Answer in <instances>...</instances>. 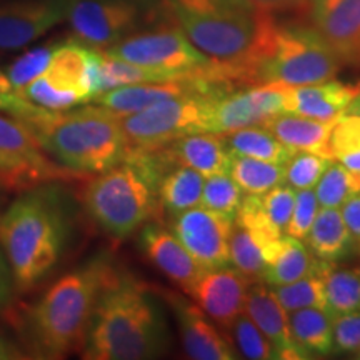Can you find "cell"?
<instances>
[{
	"label": "cell",
	"instance_id": "6da1fadb",
	"mask_svg": "<svg viewBox=\"0 0 360 360\" xmlns=\"http://www.w3.org/2000/svg\"><path fill=\"white\" fill-rule=\"evenodd\" d=\"M197 51L227 82L257 84L278 22L249 0H160Z\"/></svg>",
	"mask_w": 360,
	"mask_h": 360
},
{
	"label": "cell",
	"instance_id": "7a4b0ae2",
	"mask_svg": "<svg viewBox=\"0 0 360 360\" xmlns=\"http://www.w3.org/2000/svg\"><path fill=\"white\" fill-rule=\"evenodd\" d=\"M169 344L164 314L147 287L114 272L98 295L84 359H155L167 352Z\"/></svg>",
	"mask_w": 360,
	"mask_h": 360
},
{
	"label": "cell",
	"instance_id": "3957f363",
	"mask_svg": "<svg viewBox=\"0 0 360 360\" xmlns=\"http://www.w3.org/2000/svg\"><path fill=\"white\" fill-rule=\"evenodd\" d=\"M15 119L32 130L53 160L84 177L101 174L125 159L119 115L101 105L49 110L29 102Z\"/></svg>",
	"mask_w": 360,
	"mask_h": 360
},
{
	"label": "cell",
	"instance_id": "277c9868",
	"mask_svg": "<svg viewBox=\"0 0 360 360\" xmlns=\"http://www.w3.org/2000/svg\"><path fill=\"white\" fill-rule=\"evenodd\" d=\"M114 270L96 259L60 277L24 315L27 344L39 357L62 359L82 352L98 295Z\"/></svg>",
	"mask_w": 360,
	"mask_h": 360
},
{
	"label": "cell",
	"instance_id": "5b68a950",
	"mask_svg": "<svg viewBox=\"0 0 360 360\" xmlns=\"http://www.w3.org/2000/svg\"><path fill=\"white\" fill-rule=\"evenodd\" d=\"M67 238L65 210L51 188L25 191L0 217V244L20 290L58 262Z\"/></svg>",
	"mask_w": 360,
	"mask_h": 360
},
{
	"label": "cell",
	"instance_id": "8992f818",
	"mask_svg": "<svg viewBox=\"0 0 360 360\" xmlns=\"http://www.w3.org/2000/svg\"><path fill=\"white\" fill-rule=\"evenodd\" d=\"M160 169L148 154H129L97 174L85 188V207L103 232L124 240L159 212Z\"/></svg>",
	"mask_w": 360,
	"mask_h": 360
},
{
	"label": "cell",
	"instance_id": "52a82bcc",
	"mask_svg": "<svg viewBox=\"0 0 360 360\" xmlns=\"http://www.w3.org/2000/svg\"><path fill=\"white\" fill-rule=\"evenodd\" d=\"M342 67V58L309 22L278 24L257 84H321L334 79Z\"/></svg>",
	"mask_w": 360,
	"mask_h": 360
},
{
	"label": "cell",
	"instance_id": "ba28073f",
	"mask_svg": "<svg viewBox=\"0 0 360 360\" xmlns=\"http://www.w3.org/2000/svg\"><path fill=\"white\" fill-rule=\"evenodd\" d=\"M227 92L231 90L188 94L162 101L135 114L119 115L125 155L155 152L184 135L209 132L214 102Z\"/></svg>",
	"mask_w": 360,
	"mask_h": 360
},
{
	"label": "cell",
	"instance_id": "9c48e42d",
	"mask_svg": "<svg viewBox=\"0 0 360 360\" xmlns=\"http://www.w3.org/2000/svg\"><path fill=\"white\" fill-rule=\"evenodd\" d=\"M103 52L177 80L193 77L222 79L204 53L193 47L167 11L154 24L130 34Z\"/></svg>",
	"mask_w": 360,
	"mask_h": 360
},
{
	"label": "cell",
	"instance_id": "30bf717a",
	"mask_svg": "<svg viewBox=\"0 0 360 360\" xmlns=\"http://www.w3.org/2000/svg\"><path fill=\"white\" fill-rule=\"evenodd\" d=\"M160 0H69L67 20L75 40L105 51L164 15Z\"/></svg>",
	"mask_w": 360,
	"mask_h": 360
},
{
	"label": "cell",
	"instance_id": "8fae6325",
	"mask_svg": "<svg viewBox=\"0 0 360 360\" xmlns=\"http://www.w3.org/2000/svg\"><path fill=\"white\" fill-rule=\"evenodd\" d=\"M82 177L53 160L19 119L0 114V186L4 188L25 192L47 182Z\"/></svg>",
	"mask_w": 360,
	"mask_h": 360
},
{
	"label": "cell",
	"instance_id": "7c38bea8",
	"mask_svg": "<svg viewBox=\"0 0 360 360\" xmlns=\"http://www.w3.org/2000/svg\"><path fill=\"white\" fill-rule=\"evenodd\" d=\"M233 229L232 215L210 210L204 205L184 210L172 219V232L182 242L202 270L231 264L229 240Z\"/></svg>",
	"mask_w": 360,
	"mask_h": 360
},
{
	"label": "cell",
	"instance_id": "4fadbf2b",
	"mask_svg": "<svg viewBox=\"0 0 360 360\" xmlns=\"http://www.w3.org/2000/svg\"><path fill=\"white\" fill-rule=\"evenodd\" d=\"M283 114L281 84H254L237 87L214 102L209 115V132L222 134L244 127H265Z\"/></svg>",
	"mask_w": 360,
	"mask_h": 360
},
{
	"label": "cell",
	"instance_id": "5bb4252c",
	"mask_svg": "<svg viewBox=\"0 0 360 360\" xmlns=\"http://www.w3.org/2000/svg\"><path fill=\"white\" fill-rule=\"evenodd\" d=\"M249 277L238 272L236 267H219L202 270L200 277L193 283L188 295L192 297L207 317L212 319L224 330H231L237 317L244 312Z\"/></svg>",
	"mask_w": 360,
	"mask_h": 360
},
{
	"label": "cell",
	"instance_id": "9a60e30c",
	"mask_svg": "<svg viewBox=\"0 0 360 360\" xmlns=\"http://www.w3.org/2000/svg\"><path fill=\"white\" fill-rule=\"evenodd\" d=\"M302 19H307L344 64H359L360 0H309Z\"/></svg>",
	"mask_w": 360,
	"mask_h": 360
},
{
	"label": "cell",
	"instance_id": "2e32d148",
	"mask_svg": "<svg viewBox=\"0 0 360 360\" xmlns=\"http://www.w3.org/2000/svg\"><path fill=\"white\" fill-rule=\"evenodd\" d=\"M69 0H30L0 7V51L29 45L64 20Z\"/></svg>",
	"mask_w": 360,
	"mask_h": 360
},
{
	"label": "cell",
	"instance_id": "e0dca14e",
	"mask_svg": "<svg viewBox=\"0 0 360 360\" xmlns=\"http://www.w3.org/2000/svg\"><path fill=\"white\" fill-rule=\"evenodd\" d=\"M167 302L179 322L180 339L187 357L195 360H233L237 359L232 342L209 322L207 315L195 302H188L182 295L169 292Z\"/></svg>",
	"mask_w": 360,
	"mask_h": 360
},
{
	"label": "cell",
	"instance_id": "ac0fdd59",
	"mask_svg": "<svg viewBox=\"0 0 360 360\" xmlns=\"http://www.w3.org/2000/svg\"><path fill=\"white\" fill-rule=\"evenodd\" d=\"M282 94L283 114L337 120L347 114L350 103L360 94V82L349 84L332 79L310 85H282Z\"/></svg>",
	"mask_w": 360,
	"mask_h": 360
},
{
	"label": "cell",
	"instance_id": "d6986e66",
	"mask_svg": "<svg viewBox=\"0 0 360 360\" xmlns=\"http://www.w3.org/2000/svg\"><path fill=\"white\" fill-rule=\"evenodd\" d=\"M244 312L267 337L274 349V359L302 360L309 359L292 339L289 314L283 310L276 294L262 281L252 282L247 290Z\"/></svg>",
	"mask_w": 360,
	"mask_h": 360
},
{
	"label": "cell",
	"instance_id": "ffe728a7",
	"mask_svg": "<svg viewBox=\"0 0 360 360\" xmlns=\"http://www.w3.org/2000/svg\"><path fill=\"white\" fill-rule=\"evenodd\" d=\"M141 249L157 269L184 292L192 289L202 269L174 232L159 224H146L141 231Z\"/></svg>",
	"mask_w": 360,
	"mask_h": 360
},
{
	"label": "cell",
	"instance_id": "44dd1931",
	"mask_svg": "<svg viewBox=\"0 0 360 360\" xmlns=\"http://www.w3.org/2000/svg\"><path fill=\"white\" fill-rule=\"evenodd\" d=\"M159 152L169 162L191 167L204 177L227 172L231 160V152L225 147L222 137L214 132L184 135Z\"/></svg>",
	"mask_w": 360,
	"mask_h": 360
},
{
	"label": "cell",
	"instance_id": "7402d4cb",
	"mask_svg": "<svg viewBox=\"0 0 360 360\" xmlns=\"http://www.w3.org/2000/svg\"><path fill=\"white\" fill-rule=\"evenodd\" d=\"M317 264L319 259L300 238L283 233L270 249L262 282L270 287L285 285L315 272Z\"/></svg>",
	"mask_w": 360,
	"mask_h": 360
},
{
	"label": "cell",
	"instance_id": "603a6c76",
	"mask_svg": "<svg viewBox=\"0 0 360 360\" xmlns=\"http://www.w3.org/2000/svg\"><path fill=\"white\" fill-rule=\"evenodd\" d=\"M335 120H317L297 114H281L265 125L292 150H307L328 157V139Z\"/></svg>",
	"mask_w": 360,
	"mask_h": 360
},
{
	"label": "cell",
	"instance_id": "cb8c5ba5",
	"mask_svg": "<svg viewBox=\"0 0 360 360\" xmlns=\"http://www.w3.org/2000/svg\"><path fill=\"white\" fill-rule=\"evenodd\" d=\"M204 175L186 165L169 162L157 180V200L160 209L172 215L202 205Z\"/></svg>",
	"mask_w": 360,
	"mask_h": 360
},
{
	"label": "cell",
	"instance_id": "d4e9b609",
	"mask_svg": "<svg viewBox=\"0 0 360 360\" xmlns=\"http://www.w3.org/2000/svg\"><path fill=\"white\" fill-rule=\"evenodd\" d=\"M305 240L315 257L326 262H339L349 257L355 247V238L349 232L339 209L326 207L319 209Z\"/></svg>",
	"mask_w": 360,
	"mask_h": 360
},
{
	"label": "cell",
	"instance_id": "484cf974",
	"mask_svg": "<svg viewBox=\"0 0 360 360\" xmlns=\"http://www.w3.org/2000/svg\"><path fill=\"white\" fill-rule=\"evenodd\" d=\"M292 339L307 357H322L334 352L332 317L326 309L309 307L289 314Z\"/></svg>",
	"mask_w": 360,
	"mask_h": 360
},
{
	"label": "cell",
	"instance_id": "4316f807",
	"mask_svg": "<svg viewBox=\"0 0 360 360\" xmlns=\"http://www.w3.org/2000/svg\"><path fill=\"white\" fill-rule=\"evenodd\" d=\"M317 270L323 281L326 310L330 317L360 310V269L319 260Z\"/></svg>",
	"mask_w": 360,
	"mask_h": 360
},
{
	"label": "cell",
	"instance_id": "83f0119b",
	"mask_svg": "<svg viewBox=\"0 0 360 360\" xmlns=\"http://www.w3.org/2000/svg\"><path fill=\"white\" fill-rule=\"evenodd\" d=\"M231 154L252 157L274 164L285 165L295 150L282 143L267 127H244L220 134Z\"/></svg>",
	"mask_w": 360,
	"mask_h": 360
},
{
	"label": "cell",
	"instance_id": "f1b7e54d",
	"mask_svg": "<svg viewBox=\"0 0 360 360\" xmlns=\"http://www.w3.org/2000/svg\"><path fill=\"white\" fill-rule=\"evenodd\" d=\"M277 240L260 237L249 229L233 222L231 240H229V255H231L232 267H236L250 281H262L270 249Z\"/></svg>",
	"mask_w": 360,
	"mask_h": 360
},
{
	"label": "cell",
	"instance_id": "f546056e",
	"mask_svg": "<svg viewBox=\"0 0 360 360\" xmlns=\"http://www.w3.org/2000/svg\"><path fill=\"white\" fill-rule=\"evenodd\" d=\"M227 174L247 195H264L283 182V165L231 154Z\"/></svg>",
	"mask_w": 360,
	"mask_h": 360
},
{
	"label": "cell",
	"instance_id": "4dcf8cb0",
	"mask_svg": "<svg viewBox=\"0 0 360 360\" xmlns=\"http://www.w3.org/2000/svg\"><path fill=\"white\" fill-rule=\"evenodd\" d=\"M328 154L354 175L360 191V114H344L335 120Z\"/></svg>",
	"mask_w": 360,
	"mask_h": 360
},
{
	"label": "cell",
	"instance_id": "1f68e13d",
	"mask_svg": "<svg viewBox=\"0 0 360 360\" xmlns=\"http://www.w3.org/2000/svg\"><path fill=\"white\" fill-rule=\"evenodd\" d=\"M272 290L283 310L289 314L309 307L326 309V289H323L322 276L317 269L299 281L274 287Z\"/></svg>",
	"mask_w": 360,
	"mask_h": 360
},
{
	"label": "cell",
	"instance_id": "d6a6232c",
	"mask_svg": "<svg viewBox=\"0 0 360 360\" xmlns=\"http://www.w3.org/2000/svg\"><path fill=\"white\" fill-rule=\"evenodd\" d=\"M314 192L319 205L326 209H339L352 193L360 191L354 175L337 160H330Z\"/></svg>",
	"mask_w": 360,
	"mask_h": 360
},
{
	"label": "cell",
	"instance_id": "836d02e7",
	"mask_svg": "<svg viewBox=\"0 0 360 360\" xmlns=\"http://www.w3.org/2000/svg\"><path fill=\"white\" fill-rule=\"evenodd\" d=\"M330 160L328 157L314 152L295 150L283 165V182H287V186L294 191L314 188Z\"/></svg>",
	"mask_w": 360,
	"mask_h": 360
},
{
	"label": "cell",
	"instance_id": "e575fe53",
	"mask_svg": "<svg viewBox=\"0 0 360 360\" xmlns=\"http://www.w3.org/2000/svg\"><path fill=\"white\" fill-rule=\"evenodd\" d=\"M244 193L227 172L215 174L207 177L202 191V205L217 212L236 215Z\"/></svg>",
	"mask_w": 360,
	"mask_h": 360
},
{
	"label": "cell",
	"instance_id": "d590c367",
	"mask_svg": "<svg viewBox=\"0 0 360 360\" xmlns=\"http://www.w3.org/2000/svg\"><path fill=\"white\" fill-rule=\"evenodd\" d=\"M57 45L58 44H49L42 45V47H35L32 51L25 52L24 56L17 58L8 67L6 75L8 82H11V85L17 92H22L32 80H35L39 75H42L47 70Z\"/></svg>",
	"mask_w": 360,
	"mask_h": 360
},
{
	"label": "cell",
	"instance_id": "8d00e7d4",
	"mask_svg": "<svg viewBox=\"0 0 360 360\" xmlns=\"http://www.w3.org/2000/svg\"><path fill=\"white\" fill-rule=\"evenodd\" d=\"M233 335V344L238 349V352L250 360H269L274 359V349L267 337L262 334V330L250 321V317L245 312H242L237 317L231 327Z\"/></svg>",
	"mask_w": 360,
	"mask_h": 360
},
{
	"label": "cell",
	"instance_id": "74e56055",
	"mask_svg": "<svg viewBox=\"0 0 360 360\" xmlns=\"http://www.w3.org/2000/svg\"><path fill=\"white\" fill-rule=\"evenodd\" d=\"M295 191L290 186L278 184L264 195H260V207L267 219V222L276 229L277 232L285 233V227L289 224L292 209H294Z\"/></svg>",
	"mask_w": 360,
	"mask_h": 360
},
{
	"label": "cell",
	"instance_id": "f35d334b",
	"mask_svg": "<svg viewBox=\"0 0 360 360\" xmlns=\"http://www.w3.org/2000/svg\"><path fill=\"white\" fill-rule=\"evenodd\" d=\"M317 212L319 202L312 188H304V191L297 192L290 220L285 227L287 236L305 240Z\"/></svg>",
	"mask_w": 360,
	"mask_h": 360
},
{
	"label": "cell",
	"instance_id": "ab89813d",
	"mask_svg": "<svg viewBox=\"0 0 360 360\" xmlns=\"http://www.w3.org/2000/svg\"><path fill=\"white\" fill-rule=\"evenodd\" d=\"M332 337L334 352L357 355L360 352V310L332 317Z\"/></svg>",
	"mask_w": 360,
	"mask_h": 360
},
{
	"label": "cell",
	"instance_id": "60d3db41",
	"mask_svg": "<svg viewBox=\"0 0 360 360\" xmlns=\"http://www.w3.org/2000/svg\"><path fill=\"white\" fill-rule=\"evenodd\" d=\"M27 102L29 101L22 97L20 92H17L11 85V82H8L6 72L0 70V110L15 117L19 112L24 110Z\"/></svg>",
	"mask_w": 360,
	"mask_h": 360
},
{
	"label": "cell",
	"instance_id": "b9f144b4",
	"mask_svg": "<svg viewBox=\"0 0 360 360\" xmlns=\"http://www.w3.org/2000/svg\"><path fill=\"white\" fill-rule=\"evenodd\" d=\"M342 219L355 240L360 242V192H355L340 205Z\"/></svg>",
	"mask_w": 360,
	"mask_h": 360
},
{
	"label": "cell",
	"instance_id": "7bdbcfd3",
	"mask_svg": "<svg viewBox=\"0 0 360 360\" xmlns=\"http://www.w3.org/2000/svg\"><path fill=\"white\" fill-rule=\"evenodd\" d=\"M255 6L265 8V11L276 12H292L304 17L309 0H249Z\"/></svg>",
	"mask_w": 360,
	"mask_h": 360
},
{
	"label": "cell",
	"instance_id": "ee69618b",
	"mask_svg": "<svg viewBox=\"0 0 360 360\" xmlns=\"http://www.w3.org/2000/svg\"><path fill=\"white\" fill-rule=\"evenodd\" d=\"M12 272L8 269V264L4 259V255L0 254V307L7 302L8 297H11L12 290Z\"/></svg>",
	"mask_w": 360,
	"mask_h": 360
},
{
	"label": "cell",
	"instance_id": "f6af8a7d",
	"mask_svg": "<svg viewBox=\"0 0 360 360\" xmlns=\"http://www.w3.org/2000/svg\"><path fill=\"white\" fill-rule=\"evenodd\" d=\"M347 114H360V94L357 97H355V101L350 103Z\"/></svg>",
	"mask_w": 360,
	"mask_h": 360
},
{
	"label": "cell",
	"instance_id": "bcb514c9",
	"mask_svg": "<svg viewBox=\"0 0 360 360\" xmlns=\"http://www.w3.org/2000/svg\"><path fill=\"white\" fill-rule=\"evenodd\" d=\"M359 64H360V44H359Z\"/></svg>",
	"mask_w": 360,
	"mask_h": 360
},
{
	"label": "cell",
	"instance_id": "7dc6e473",
	"mask_svg": "<svg viewBox=\"0 0 360 360\" xmlns=\"http://www.w3.org/2000/svg\"><path fill=\"white\" fill-rule=\"evenodd\" d=\"M357 357H359V359H360V352H359V354H357Z\"/></svg>",
	"mask_w": 360,
	"mask_h": 360
}]
</instances>
